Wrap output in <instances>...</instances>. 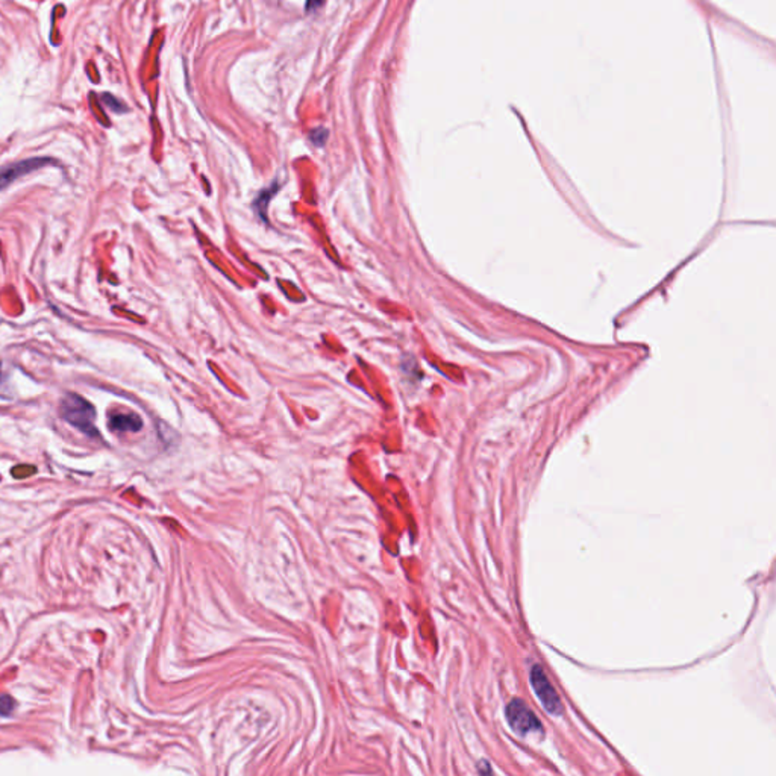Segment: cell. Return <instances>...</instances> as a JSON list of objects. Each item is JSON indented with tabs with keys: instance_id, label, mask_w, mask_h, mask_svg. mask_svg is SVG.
<instances>
[{
	"instance_id": "4",
	"label": "cell",
	"mask_w": 776,
	"mask_h": 776,
	"mask_svg": "<svg viewBox=\"0 0 776 776\" xmlns=\"http://www.w3.org/2000/svg\"><path fill=\"white\" fill-rule=\"evenodd\" d=\"M52 160L49 158H29L16 164H9L0 169V191L5 190L9 184H13L20 176H25L31 172L41 169L44 165H49Z\"/></svg>"
},
{
	"instance_id": "3",
	"label": "cell",
	"mask_w": 776,
	"mask_h": 776,
	"mask_svg": "<svg viewBox=\"0 0 776 776\" xmlns=\"http://www.w3.org/2000/svg\"><path fill=\"white\" fill-rule=\"evenodd\" d=\"M531 686L535 691L537 698L540 699L542 705L549 714L559 715L561 713H563L561 699L540 666H532L531 668Z\"/></svg>"
},
{
	"instance_id": "7",
	"label": "cell",
	"mask_w": 776,
	"mask_h": 776,
	"mask_svg": "<svg viewBox=\"0 0 776 776\" xmlns=\"http://www.w3.org/2000/svg\"><path fill=\"white\" fill-rule=\"evenodd\" d=\"M13 710H14V699L8 695L0 696V715H9L11 713H13Z\"/></svg>"
},
{
	"instance_id": "5",
	"label": "cell",
	"mask_w": 776,
	"mask_h": 776,
	"mask_svg": "<svg viewBox=\"0 0 776 776\" xmlns=\"http://www.w3.org/2000/svg\"><path fill=\"white\" fill-rule=\"evenodd\" d=\"M108 425L115 433H138L143 428V420L133 413H115L111 414Z\"/></svg>"
},
{
	"instance_id": "8",
	"label": "cell",
	"mask_w": 776,
	"mask_h": 776,
	"mask_svg": "<svg viewBox=\"0 0 776 776\" xmlns=\"http://www.w3.org/2000/svg\"><path fill=\"white\" fill-rule=\"evenodd\" d=\"M309 137H311V141L314 143L316 146H324L326 140H328V130L324 129V128H319V129H314L311 134H309Z\"/></svg>"
},
{
	"instance_id": "1",
	"label": "cell",
	"mask_w": 776,
	"mask_h": 776,
	"mask_svg": "<svg viewBox=\"0 0 776 776\" xmlns=\"http://www.w3.org/2000/svg\"><path fill=\"white\" fill-rule=\"evenodd\" d=\"M61 414L66 422L79 429L81 433L93 438L99 437L98 428L94 426L95 410L87 399L75 393H68L61 402Z\"/></svg>"
},
{
	"instance_id": "2",
	"label": "cell",
	"mask_w": 776,
	"mask_h": 776,
	"mask_svg": "<svg viewBox=\"0 0 776 776\" xmlns=\"http://www.w3.org/2000/svg\"><path fill=\"white\" fill-rule=\"evenodd\" d=\"M505 714L512 731L517 733L519 735H528L543 731L542 722L537 719V715L523 700H511L505 708Z\"/></svg>"
},
{
	"instance_id": "6",
	"label": "cell",
	"mask_w": 776,
	"mask_h": 776,
	"mask_svg": "<svg viewBox=\"0 0 776 776\" xmlns=\"http://www.w3.org/2000/svg\"><path fill=\"white\" fill-rule=\"evenodd\" d=\"M278 190H279V185H278L276 182H274V184H273L271 187H269L267 190H262L261 193L258 195V197L255 199V202H254V208H255L257 212L259 214V217H262L266 222H267V219H266L267 205H269L270 199L274 196V193H276Z\"/></svg>"
},
{
	"instance_id": "9",
	"label": "cell",
	"mask_w": 776,
	"mask_h": 776,
	"mask_svg": "<svg viewBox=\"0 0 776 776\" xmlns=\"http://www.w3.org/2000/svg\"><path fill=\"white\" fill-rule=\"evenodd\" d=\"M105 102L108 103V105H111V108H113L114 111L120 113V111H125V110H126V108H125V105L120 103V102H117V100L113 98V95H105Z\"/></svg>"
},
{
	"instance_id": "10",
	"label": "cell",
	"mask_w": 776,
	"mask_h": 776,
	"mask_svg": "<svg viewBox=\"0 0 776 776\" xmlns=\"http://www.w3.org/2000/svg\"><path fill=\"white\" fill-rule=\"evenodd\" d=\"M321 4H324V0H306V9L313 11V9L319 8Z\"/></svg>"
}]
</instances>
